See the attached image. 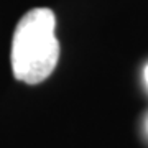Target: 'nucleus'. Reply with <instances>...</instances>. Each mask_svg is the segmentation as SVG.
<instances>
[{
    "label": "nucleus",
    "mask_w": 148,
    "mask_h": 148,
    "mask_svg": "<svg viewBox=\"0 0 148 148\" xmlns=\"http://www.w3.org/2000/svg\"><path fill=\"white\" fill-rule=\"evenodd\" d=\"M56 16L49 8H33L23 15L13 33L12 69L18 81L38 84L53 73L59 58Z\"/></svg>",
    "instance_id": "obj_1"
},
{
    "label": "nucleus",
    "mask_w": 148,
    "mask_h": 148,
    "mask_svg": "<svg viewBox=\"0 0 148 148\" xmlns=\"http://www.w3.org/2000/svg\"><path fill=\"white\" fill-rule=\"evenodd\" d=\"M145 82L148 86V64H147V68H145Z\"/></svg>",
    "instance_id": "obj_2"
}]
</instances>
